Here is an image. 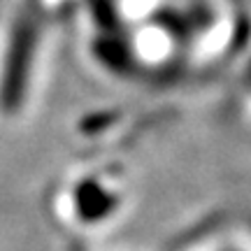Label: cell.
Listing matches in <instances>:
<instances>
[{"label":"cell","mask_w":251,"mask_h":251,"mask_svg":"<svg viewBox=\"0 0 251 251\" xmlns=\"http://www.w3.org/2000/svg\"><path fill=\"white\" fill-rule=\"evenodd\" d=\"M128 200L124 170L112 165L68 175L54 196L56 216L70 228H96L117 219Z\"/></svg>","instance_id":"obj_1"}]
</instances>
